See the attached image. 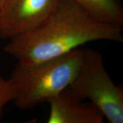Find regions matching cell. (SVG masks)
Returning <instances> with one entry per match:
<instances>
[{"instance_id": "6da1fadb", "label": "cell", "mask_w": 123, "mask_h": 123, "mask_svg": "<svg viewBox=\"0 0 123 123\" xmlns=\"http://www.w3.org/2000/svg\"><path fill=\"white\" fill-rule=\"evenodd\" d=\"M100 40L123 42L122 27L95 19L74 0H62L42 24L9 40L4 50L18 63L32 64Z\"/></svg>"}, {"instance_id": "7a4b0ae2", "label": "cell", "mask_w": 123, "mask_h": 123, "mask_svg": "<svg viewBox=\"0 0 123 123\" xmlns=\"http://www.w3.org/2000/svg\"><path fill=\"white\" fill-rule=\"evenodd\" d=\"M83 56L84 50L78 48L37 63H17L9 78L17 107L31 109L68 88L79 71Z\"/></svg>"}, {"instance_id": "3957f363", "label": "cell", "mask_w": 123, "mask_h": 123, "mask_svg": "<svg viewBox=\"0 0 123 123\" xmlns=\"http://www.w3.org/2000/svg\"><path fill=\"white\" fill-rule=\"evenodd\" d=\"M68 88L77 98L88 100L110 123H123V92L106 71L98 51L84 50L79 71Z\"/></svg>"}, {"instance_id": "277c9868", "label": "cell", "mask_w": 123, "mask_h": 123, "mask_svg": "<svg viewBox=\"0 0 123 123\" xmlns=\"http://www.w3.org/2000/svg\"><path fill=\"white\" fill-rule=\"evenodd\" d=\"M62 0H3L0 38L10 40L42 24Z\"/></svg>"}, {"instance_id": "5b68a950", "label": "cell", "mask_w": 123, "mask_h": 123, "mask_svg": "<svg viewBox=\"0 0 123 123\" xmlns=\"http://www.w3.org/2000/svg\"><path fill=\"white\" fill-rule=\"evenodd\" d=\"M48 123H103L104 117L91 103H84L67 88L47 101Z\"/></svg>"}, {"instance_id": "8992f818", "label": "cell", "mask_w": 123, "mask_h": 123, "mask_svg": "<svg viewBox=\"0 0 123 123\" xmlns=\"http://www.w3.org/2000/svg\"><path fill=\"white\" fill-rule=\"evenodd\" d=\"M89 14L103 22L122 27L123 10L119 0H74Z\"/></svg>"}, {"instance_id": "52a82bcc", "label": "cell", "mask_w": 123, "mask_h": 123, "mask_svg": "<svg viewBox=\"0 0 123 123\" xmlns=\"http://www.w3.org/2000/svg\"><path fill=\"white\" fill-rule=\"evenodd\" d=\"M14 99V92L9 79H6L0 75V119L4 114L5 106Z\"/></svg>"}, {"instance_id": "ba28073f", "label": "cell", "mask_w": 123, "mask_h": 123, "mask_svg": "<svg viewBox=\"0 0 123 123\" xmlns=\"http://www.w3.org/2000/svg\"><path fill=\"white\" fill-rule=\"evenodd\" d=\"M3 0H0V16H1V7H2Z\"/></svg>"}]
</instances>
